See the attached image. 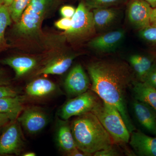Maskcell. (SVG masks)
Returning a JSON list of instances; mask_svg holds the SVG:
<instances>
[{"instance_id": "6da1fadb", "label": "cell", "mask_w": 156, "mask_h": 156, "mask_svg": "<svg viewBox=\"0 0 156 156\" xmlns=\"http://www.w3.org/2000/svg\"><path fill=\"white\" fill-rule=\"evenodd\" d=\"M87 70L92 82L91 90L118 110L130 133L135 131L127 107L128 89L135 81L129 65L119 60L101 59L90 62Z\"/></svg>"}, {"instance_id": "7a4b0ae2", "label": "cell", "mask_w": 156, "mask_h": 156, "mask_svg": "<svg viewBox=\"0 0 156 156\" xmlns=\"http://www.w3.org/2000/svg\"><path fill=\"white\" fill-rule=\"evenodd\" d=\"M70 126L77 148L86 156L113 145L111 136L92 112L78 116Z\"/></svg>"}, {"instance_id": "3957f363", "label": "cell", "mask_w": 156, "mask_h": 156, "mask_svg": "<svg viewBox=\"0 0 156 156\" xmlns=\"http://www.w3.org/2000/svg\"><path fill=\"white\" fill-rule=\"evenodd\" d=\"M58 0H31L19 21L15 23L13 33L23 38L37 37L42 22L48 17Z\"/></svg>"}, {"instance_id": "277c9868", "label": "cell", "mask_w": 156, "mask_h": 156, "mask_svg": "<svg viewBox=\"0 0 156 156\" xmlns=\"http://www.w3.org/2000/svg\"><path fill=\"white\" fill-rule=\"evenodd\" d=\"M91 112L97 117L114 142L120 144L129 143L131 133L115 107L100 99Z\"/></svg>"}, {"instance_id": "5b68a950", "label": "cell", "mask_w": 156, "mask_h": 156, "mask_svg": "<svg viewBox=\"0 0 156 156\" xmlns=\"http://www.w3.org/2000/svg\"><path fill=\"white\" fill-rule=\"evenodd\" d=\"M96 32L92 11L81 2L72 18L70 27L65 31V36L71 41H80L91 37Z\"/></svg>"}, {"instance_id": "8992f818", "label": "cell", "mask_w": 156, "mask_h": 156, "mask_svg": "<svg viewBox=\"0 0 156 156\" xmlns=\"http://www.w3.org/2000/svg\"><path fill=\"white\" fill-rule=\"evenodd\" d=\"M93 91L88 90L83 94L68 101L59 110L60 119L69 120L73 116H78L91 112L100 100Z\"/></svg>"}, {"instance_id": "52a82bcc", "label": "cell", "mask_w": 156, "mask_h": 156, "mask_svg": "<svg viewBox=\"0 0 156 156\" xmlns=\"http://www.w3.org/2000/svg\"><path fill=\"white\" fill-rule=\"evenodd\" d=\"M20 124L17 119L11 121L0 136V156L19 155L24 145Z\"/></svg>"}, {"instance_id": "ba28073f", "label": "cell", "mask_w": 156, "mask_h": 156, "mask_svg": "<svg viewBox=\"0 0 156 156\" xmlns=\"http://www.w3.org/2000/svg\"><path fill=\"white\" fill-rule=\"evenodd\" d=\"M17 120L26 132L31 135L37 134L46 127L48 117L43 110L37 107L23 109Z\"/></svg>"}, {"instance_id": "9c48e42d", "label": "cell", "mask_w": 156, "mask_h": 156, "mask_svg": "<svg viewBox=\"0 0 156 156\" xmlns=\"http://www.w3.org/2000/svg\"><path fill=\"white\" fill-rule=\"evenodd\" d=\"M153 9L145 0H130L127 10L128 21L139 30L149 26Z\"/></svg>"}, {"instance_id": "30bf717a", "label": "cell", "mask_w": 156, "mask_h": 156, "mask_svg": "<svg viewBox=\"0 0 156 156\" xmlns=\"http://www.w3.org/2000/svg\"><path fill=\"white\" fill-rule=\"evenodd\" d=\"M125 37L126 32L122 29L110 31L93 38L88 46L98 53H110L119 47Z\"/></svg>"}, {"instance_id": "8fae6325", "label": "cell", "mask_w": 156, "mask_h": 156, "mask_svg": "<svg viewBox=\"0 0 156 156\" xmlns=\"http://www.w3.org/2000/svg\"><path fill=\"white\" fill-rule=\"evenodd\" d=\"M64 87L68 95L76 97L88 91L90 80L81 64L72 69L65 80Z\"/></svg>"}, {"instance_id": "7c38bea8", "label": "cell", "mask_w": 156, "mask_h": 156, "mask_svg": "<svg viewBox=\"0 0 156 156\" xmlns=\"http://www.w3.org/2000/svg\"><path fill=\"white\" fill-rule=\"evenodd\" d=\"M76 55L73 53L61 54L48 59L37 70L36 75H60L67 71L71 66Z\"/></svg>"}, {"instance_id": "4fadbf2b", "label": "cell", "mask_w": 156, "mask_h": 156, "mask_svg": "<svg viewBox=\"0 0 156 156\" xmlns=\"http://www.w3.org/2000/svg\"><path fill=\"white\" fill-rule=\"evenodd\" d=\"M128 143L136 155L156 156V137L135 130L131 133Z\"/></svg>"}, {"instance_id": "5bb4252c", "label": "cell", "mask_w": 156, "mask_h": 156, "mask_svg": "<svg viewBox=\"0 0 156 156\" xmlns=\"http://www.w3.org/2000/svg\"><path fill=\"white\" fill-rule=\"evenodd\" d=\"M134 116L138 122L146 130L154 133L156 112L146 103L134 99L132 103Z\"/></svg>"}, {"instance_id": "9a60e30c", "label": "cell", "mask_w": 156, "mask_h": 156, "mask_svg": "<svg viewBox=\"0 0 156 156\" xmlns=\"http://www.w3.org/2000/svg\"><path fill=\"white\" fill-rule=\"evenodd\" d=\"M56 141L59 149L66 156L76 148L68 120L59 119L57 122Z\"/></svg>"}, {"instance_id": "2e32d148", "label": "cell", "mask_w": 156, "mask_h": 156, "mask_svg": "<svg viewBox=\"0 0 156 156\" xmlns=\"http://www.w3.org/2000/svg\"><path fill=\"white\" fill-rule=\"evenodd\" d=\"M0 63L12 68L15 73V79L22 77L36 67L35 58L27 56H13L0 59Z\"/></svg>"}, {"instance_id": "e0dca14e", "label": "cell", "mask_w": 156, "mask_h": 156, "mask_svg": "<svg viewBox=\"0 0 156 156\" xmlns=\"http://www.w3.org/2000/svg\"><path fill=\"white\" fill-rule=\"evenodd\" d=\"M57 89L56 84L46 79L40 78L32 81L25 88L27 96L33 98H41L51 95Z\"/></svg>"}, {"instance_id": "ac0fdd59", "label": "cell", "mask_w": 156, "mask_h": 156, "mask_svg": "<svg viewBox=\"0 0 156 156\" xmlns=\"http://www.w3.org/2000/svg\"><path fill=\"white\" fill-rule=\"evenodd\" d=\"M92 12L96 32L108 28L116 21L119 16L118 11L111 8L94 9Z\"/></svg>"}, {"instance_id": "d6986e66", "label": "cell", "mask_w": 156, "mask_h": 156, "mask_svg": "<svg viewBox=\"0 0 156 156\" xmlns=\"http://www.w3.org/2000/svg\"><path fill=\"white\" fill-rule=\"evenodd\" d=\"M128 61L134 74L140 81L143 80L155 63L150 56L139 54L131 55Z\"/></svg>"}, {"instance_id": "ffe728a7", "label": "cell", "mask_w": 156, "mask_h": 156, "mask_svg": "<svg viewBox=\"0 0 156 156\" xmlns=\"http://www.w3.org/2000/svg\"><path fill=\"white\" fill-rule=\"evenodd\" d=\"M134 99L143 101L156 112V89L140 81H134L132 85Z\"/></svg>"}, {"instance_id": "44dd1931", "label": "cell", "mask_w": 156, "mask_h": 156, "mask_svg": "<svg viewBox=\"0 0 156 156\" xmlns=\"http://www.w3.org/2000/svg\"><path fill=\"white\" fill-rule=\"evenodd\" d=\"M25 100V96L20 95L0 98V112L10 115L14 120L17 119L24 108Z\"/></svg>"}, {"instance_id": "7402d4cb", "label": "cell", "mask_w": 156, "mask_h": 156, "mask_svg": "<svg viewBox=\"0 0 156 156\" xmlns=\"http://www.w3.org/2000/svg\"><path fill=\"white\" fill-rule=\"evenodd\" d=\"M12 21L8 6L5 4L0 6V50L5 43V33L7 27L11 25Z\"/></svg>"}, {"instance_id": "603a6c76", "label": "cell", "mask_w": 156, "mask_h": 156, "mask_svg": "<svg viewBox=\"0 0 156 156\" xmlns=\"http://www.w3.org/2000/svg\"><path fill=\"white\" fill-rule=\"evenodd\" d=\"M31 1V0H14L8 7L11 19L15 23L19 21Z\"/></svg>"}, {"instance_id": "cb8c5ba5", "label": "cell", "mask_w": 156, "mask_h": 156, "mask_svg": "<svg viewBox=\"0 0 156 156\" xmlns=\"http://www.w3.org/2000/svg\"><path fill=\"white\" fill-rule=\"evenodd\" d=\"M126 0H85L84 2L90 10L110 8L124 2Z\"/></svg>"}, {"instance_id": "d4e9b609", "label": "cell", "mask_w": 156, "mask_h": 156, "mask_svg": "<svg viewBox=\"0 0 156 156\" xmlns=\"http://www.w3.org/2000/svg\"><path fill=\"white\" fill-rule=\"evenodd\" d=\"M139 35L144 41L156 45V27L149 26L139 30Z\"/></svg>"}, {"instance_id": "484cf974", "label": "cell", "mask_w": 156, "mask_h": 156, "mask_svg": "<svg viewBox=\"0 0 156 156\" xmlns=\"http://www.w3.org/2000/svg\"><path fill=\"white\" fill-rule=\"evenodd\" d=\"M141 82L156 89V63H154Z\"/></svg>"}, {"instance_id": "4316f807", "label": "cell", "mask_w": 156, "mask_h": 156, "mask_svg": "<svg viewBox=\"0 0 156 156\" xmlns=\"http://www.w3.org/2000/svg\"><path fill=\"white\" fill-rule=\"evenodd\" d=\"M19 95L17 89L11 86H0V98L8 97H14Z\"/></svg>"}, {"instance_id": "83f0119b", "label": "cell", "mask_w": 156, "mask_h": 156, "mask_svg": "<svg viewBox=\"0 0 156 156\" xmlns=\"http://www.w3.org/2000/svg\"><path fill=\"white\" fill-rule=\"evenodd\" d=\"M95 156H119L121 153L113 145L110 147L96 152L93 154Z\"/></svg>"}, {"instance_id": "f1b7e54d", "label": "cell", "mask_w": 156, "mask_h": 156, "mask_svg": "<svg viewBox=\"0 0 156 156\" xmlns=\"http://www.w3.org/2000/svg\"><path fill=\"white\" fill-rule=\"evenodd\" d=\"M71 24L72 18L63 17L56 21L55 23V26L58 29L65 31L69 29Z\"/></svg>"}, {"instance_id": "f546056e", "label": "cell", "mask_w": 156, "mask_h": 156, "mask_svg": "<svg viewBox=\"0 0 156 156\" xmlns=\"http://www.w3.org/2000/svg\"><path fill=\"white\" fill-rule=\"evenodd\" d=\"M76 9L70 5H65L61 7L60 13L63 17L72 18L75 13Z\"/></svg>"}, {"instance_id": "4dcf8cb0", "label": "cell", "mask_w": 156, "mask_h": 156, "mask_svg": "<svg viewBox=\"0 0 156 156\" xmlns=\"http://www.w3.org/2000/svg\"><path fill=\"white\" fill-rule=\"evenodd\" d=\"M11 80L5 71L0 69V86H11Z\"/></svg>"}, {"instance_id": "1f68e13d", "label": "cell", "mask_w": 156, "mask_h": 156, "mask_svg": "<svg viewBox=\"0 0 156 156\" xmlns=\"http://www.w3.org/2000/svg\"><path fill=\"white\" fill-rule=\"evenodd\" d=\"M13 120L10 115L0 112V127L6 126Z\"/></svg>"}, {"instance_id": "d6a6232c", "label": "cell", "mask_w": 156, "mask_h": 156, "mask_svg": "<svg viewBox=\"0 0 156 156\" xmlns=\"http://www.w3.org/2000/svg\"><path fill=\"white\" fill-rule=\"evenodd\" d=\"M150 25L156 27V7L153 9L150 18Z\"/></svg>"}, {"instance_id": "836d02e7", "label": "cell", "mask_w": 156, "mask_h": 156, "mask_svg": "<svg viewBox=\"0 0 156 156\" xmlns=\"http://www.w3.org/2000/svg\"><path fill=\"white\" fill-rule=\"evenodd\" d=\"M68 156H87L84 153L81 151L77 148L68 154Z\"/></svg>"}, {"instance_id": "e575fe53", "label": "cell", "mask_w": 156, "mask_h": 156, "mask_svg": "<svg viewBox=\"0 0 156 156\" xmlns=\"http://www.w3.org/2000/svg\"><path fill=\"white\" fill-rule=\"evenodd\" d=\"M151 6L152 8L156 7V0H145Z\"/></svg>"}, {"instance_id": "d590c367", "label": "cell", "mask_w": 156, "mask_h": 156, "mask_svg": "<svg viewBox=\"0 0 156 156\" xmlns=\"http://www.w3.org/2000/svg\"><path fill=\"white\" fill-rule=\"evenodd\" d=\"M23 156H36V154L35 153L33 152H26L25 153L23 154L22 155Z\"/></svg>"}, {"instance_id": "8d00e7d4", "label": "cell", "mask_w": 156, "mask_h": 156, "mask_svg": "<svg viewBox=\"0 0 156 156\" xmlns=\"http://www.w3.org/2000/svg\"><path fill=\"white\" fill-rule=\"evenodd\" d=\"M14 0H4V4L6 6L9 7V5L12 3Z\"/></svg>"}, {"instance_id": "74e56055", "label": "cell", "mask_w": 156, "mask_h": 156, "mask_svg": "<svg viewBox=\"0 0 156 156\" xmlns=\"http://www.w3.org/2000/svg\"><path fill=\"white\" fill-rule=\"evenodd\" d=\"M4 4V0H0V6Z\"/></svg>"}, {"instance_id": "f35d334b", "label": "cell", "mask_w": 156, "mask_h": 156, "mask_svg": "<svg viewBox=\"0 0 156 156\" xmlns=\"http://www.w3.org/2000/svg\"><path fill=\"white\" fill-rule=\"evenodd\" d=\"M154 134H155V135H156V122L155 125V128L154 133Z\"/></svg>"}]
</instances>
